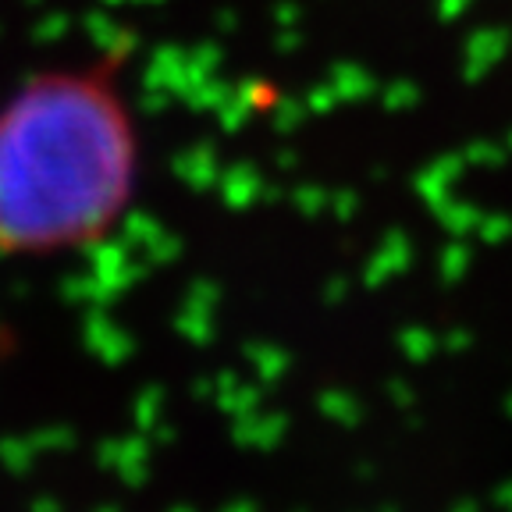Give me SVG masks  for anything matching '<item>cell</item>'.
I'll return each mask as SVG.
<instances>
[{
	"instance_id": "6da1fadb",
	"label": "cell",
	"mask_w": 512,
	"mask_h": 512,
	"mask_svg": "<svg viewBox=\"0 0 512 512\" xmlns=\"http://www.w3.org/2000/svg\"><path fill=\"white\" fill-rule=\"evenodd\" d=\"M136 175V136L111 82L50 72L0 107V253L100 235Z\"/></svg>"
}]
</instances>
